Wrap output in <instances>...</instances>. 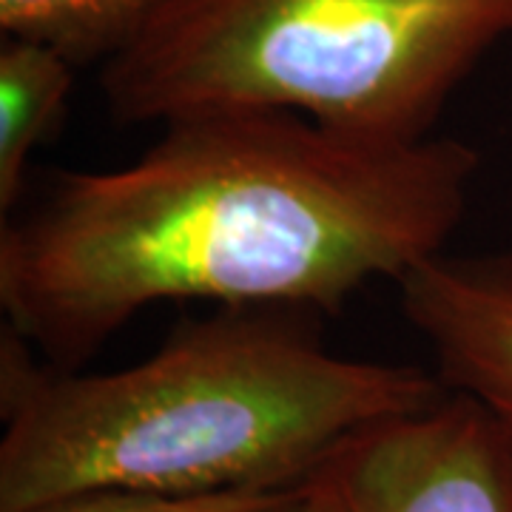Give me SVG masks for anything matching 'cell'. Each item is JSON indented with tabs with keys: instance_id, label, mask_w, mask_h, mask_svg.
Segmentation results:
<instances>
[{
	"instance_id": "cell-1",
	"label": "cell",
	"mask_w": 512,
	"mask_h": 512,
	"mask_svg": "<svg viewBox=\"0 0 512 512\" xmlns=\"http://www.w3.org/2000/svg\"><path fill=\"white\" fill-rule=\"evenodd\" d=\"M478 165L456 137L373 143L288 111L171 120L134 163L57 174L3 220L6 328L80 370L160 302L342 311L447 251Z\"/></svg>"
},
{
	"instance_id": "cell-2",
	"label": "cell",
	"mask_w": 512,
	"mask_h": 512,
	"mask_svg": "<svg viewBox=\"0 0 512 512\" xmlns=\"http://www.w3.org/2000/svg\"><path fill=\"white\" fill-rule=\"evenodd\" d=\"M32 353L3 328L0 512L97 487L293 490L362 430L447 393L430 370L333 353L296 308H225L109 373Z\"/></svg>"
},
{
	"instance_id": "cell-3",
	"label": "cell",
	"mask_w": 512,
	"mask_h": 512,
	"mask_svg": "<svg viewBox=\"0 0 512 512\" xmlns=\"http://www.w3.org/2000/svg\"><path fill=\"white\" fill-rule=\"evenodd\" d=\"M512 0H168L100 63L123 126L288 111L373 143L430 137Z\"/></svg>"
},
{
	"instance_id": "cell-4",
	"label": "cell",
	"mask_w": 512,
	"mask_h": 512,
	"mask_svg": "<svg viewBox=\"0 0 512 512\" xmlns=\"http://www.w3.org/2000/svg\"><path fill=\"white\" fill-rule=\"evenodd\" d=\"M308 481L336 512H512V433L447 390L345 441Z\"/></svg>"
},
{
	"instance_id": "cell-5",
	"label": "cell",
	"mask_w": 512,
	"mask_h": 512,
	"mask_svg": "<svg viewBox=\"0 0 512 512\" xmlns=\"http://www.w3.org/2000/svg\"><path fill=\"white\" fill-rule=\"evenodd\" d=\"M399 308L447 390L484 404L512 433V248L430 256L396 285Z\"/></svg>"
},
{
	"instance_id": "cell-6",
	"label": "cell",
	"mask_w": 512,
	"mask_h": 512,
	"mask_svg": "<svg viewBox=\"0 0 512 512\" xmlns=\"http://www.w3.org/2000/svg\"><path fill=\"white\" fill-rule=\"evenodd\" d=\"M74 66L49 43L3 35L0 43V211H15L26 168L69 106Z\"/></svg>"
},
{
	"instance_id": "cell-7",
	"label": "cell",
	"mask_w": 512,
	"mask_h": 512,
	"mask_svg": "<svg viewBox=\"0 0 512 512\" xmlns=\"http://www.w3.org/2000/svg\"><path fill=\"white\" fill-rule=\"evenodd\" d=\"M168 0H0L3 35L49 43L74 66L106 63Z\"/></svg>"
},
{
	"instance_id": "cell-8",
	"label": "cell",
	"mask_w": 512,
	"mask_h": 512,
	"mask_svg": "<svg viewBox=\"0 0 512 512\" xmlns=\"http://www.w3.org/2000/svg\"><path fill=\"white\" fill-rule=\"evenodd\" d=\"M291 490L268 493L171 495L128 487H97L49 501L29 512H262L279 504Z\"/></svg>"
},
{
	"instance_id": "cell-9",
	"label": "cell",
	"mask_w": 512,
	"mask_h": 512,
	"mask_svg": "<svg viewBox=\"0 0 512 512\" xmlns=\"http://www.w3.org/2000/svg\"><path fill=\"white\" fill-rule=\"evenodd\" d=\"M279 512H336V510H333L330 498L325 495V490H322L319 484L305 481V484H299V487L288 495V501L279 507Z\"/></svg>"
},
{
	"instance_id": "cell-10",
	"label": "cell",
	"mask_w": 512,
	"mask_h": 512,
	"mask_svg": "<svg viewBox=\"0 0 512 512\" xmlns=\"http://www.w3.org/2000/svg\"><path fill=\"white\" fill-rule=\"evenodd\" d=\"M293 490H296V487H293ZM291 490V493H293ZM288 493V495H291ZM288 495H285V498H282V501H279V504H274V507H271V510H262V512H279V507H282V504H285V501H288Z\"/></svg>"
}]
</instances>
